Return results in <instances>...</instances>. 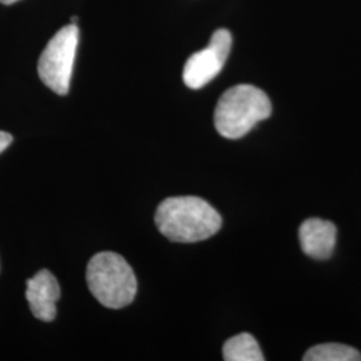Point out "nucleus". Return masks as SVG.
<instances>
[{
	"label": "nucleus",
	"instance_id": "nucleus-1",
	"mask_svg": "<svg viewBox=\"0 0 361 361\" xmlns=\"http://www.w3.org/2000/svg\"><path fill=\"white\" fill-rule=\"evenodd\" d=\"M158 231L174 243H198L219 232L222 219L205 200L193 195L170 197L155 212Z\"/></svg>",
	"mask_w": 361,
	"mask_h": 361
},
{
	"label": "nucleus",
	"instance_id": "nucleus-2",
	"mask_svg": "<svg viewBox=\"0 0 361 361\" xmlns=\"http://www.w3.org/2000/svg\"><path fill=\"white\" fill-rule=\"evenodd\" d=\"M271 114V101L264 91L252 85H238L219 98L214 126L224 138L238 140Z\"/></svg>",
	"mask_w": 361,
	"mask_h": 361
},
{
	"label": "nucleus",
	"instance_id": "nucleus-3",
	"mask_svg": "<svg viewBox=\"0 0 361 361\" xmlns=\"http://www.w3.org/2000/svg\"><path fill=\"white\" fill-rule=\"evenodd\" d=\"M92 296L104 307L121 310L137 295V279L128 261L113 252H102L91 258L86 271Z\"/></svg>",
	"mask_w": 361,
	"mask_h": 361
},
{
	"label": "nucleus",
	"instance_id": "nucleus-4",
	"mask_svg": "<svg viewBox=\"0 0 361 361\" xmlns=\"http://www.w3.org/2000/svg\"><path fill=\"white\" fill-rule=\"evenodd\" d=\"M78 40L79 30L75 23H71L52 37L39 58V77L59 95H66L70 90Z\"/></svg>",
	"mask_w": 361,
	"mask_h": 361
},
{
	"label": "nucleus",
	"instance_id": "nucleus-5",
	"mask_svg": "<svg viewBox=\"0 0 361 361\" xmlns=\"http://www.w3.org/2000/svg\"><path fill=\"white\" fill-rule=\"evenodd\" d=\"M232 49V35L228 30H217L207 49L193 54L183 68V82L197 90L219 75Z\"/></svg>",
	"mask_w": 361,
	"mask_h": 361
},
{
	"label": "nucleus",
	"instance_id": "nucleus-6",
	"mask_svg": "<svg viewBox=\"0 0 361 361\" xmlns=\"http://www.w3.org/2000/svg\"><path fill=\"white\" fill-rule=\"evenodd\" d=\"M59 297V284L51 271L43 269L27 280V301L32 314L40 322L50 323L55 319Z\"/></svg>",
	"mask_w": 361,
	"mask_h": 361
},
{
	"label": "nucleus",
	"instance_id": "nucleus-7",
	"mask_svg": "<svg viewBox=\"0 0 361 361\" xmlns=\"http://www.w3.org/2000/svg\"><path fill=\"white\" fill-rule=\"evenodd\" d=\"M337 229L335 224L322 219L304 221L298 231L300 245L304 253L314 259H325L332 256L336 246Z\"/></svg>",
	"mask_w": 361,
	"mask_h": 361
},
{
	"label": "nucleus",
	"instance_id": "nucleus-8",
	"mask_svg": "<svg viewBox=\"0 0 361 361\" xmlns=\"http://www.w3.org/2000/svg\"><path fill=\"white\" fill-rule=\"evenodd\" d=\"M226 361H264L265 357L256 338L249 334H240L229 338L222 348Z\"/></svg>",
	"mask_w": 361,
	"mask_h": 361
},
{
	"label": "nucleus",
	"instance_id": "nucleus-9",
	"mask_svg": "<svg viewBox=\"0 0 361 361\" xmlns=\"http://www.w3.org/2000/svg\"><path fill=\"white\" fill-rule=\"evenodd\" d=\"M302 359L305 361H360L361 353L345 344L329 343L312 347Z\"/></svg>",
	"mask_w": 361,
	"mask_h": 361
},
{
	"label": "nucleus",
	"instance_id": "nucleus-10",
	"mask_svg": "<svg viewBox=\"0 0 361 361\" xmlns=\"http://www.w3.org/2000/svg\"><path fill=\"white\" fill-rule=\"evenodd\" d=\"M11 142H13V135L6 131H0V153H3Z\"/></svg>",
	"mask_w": 361,
	"mask_h": 361
},
{
	"label": "nucleus",
	"instance_id": "nucleus-11",
	"mask_svg": "<svg viewBox=\"0 0 361 361\" xmlns=\"http://www.w3.org/2000/svg\"><path fill=\"white\" fill-rule=\"evenodd\" d=\"M16 1H19V0H0V3L1 4H13V3H16Z\"/></svg>",
	"mask_w": 361,
	"mask_h": 361
}]
</instances>
